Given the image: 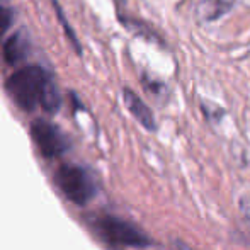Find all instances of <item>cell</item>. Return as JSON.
Instances as JSON below:
<instances>
[{
    "mask_svg": "<svg viewBox=\"0 0 250 250\" xmlns=\"http://www.w3.org/2000/svg\"><path fill=\"white\" fill-rule=\"evenodd\" d=\"M31 136L36 143L40 153L44 158H56L68 150V140L53 123L36 119L31 125Z\"/></svg>",
    "mask_w": 250,
    "mask_h": 250,
    "instance_id": "277c9868",
    "label": "cell"
},
{
    "mask_svg": "<svg viewBox=\"0 0 250 250\" xmlns=\"http://www.w3.org/2000/svg\"><path fill=\"white\" fill-rule=\"evenodd\" d=\"M143 85H146V89L151 90V94H155V96H160V94H167V87L164 85L162 82H158V80H150L148 77H143Z\"/></svg>",
    "mask_w": 250,
    "mask_h": 250,
    "instance_id": "8fae6325",
    "label": "cell"
},
{
    "mask_svg": "<svg viewBox=\"0 0 250 250\" xmlns=\"http://www.w3.org/2000/svg\"><path fill=\"white\" fill-rule=\"evenodd\" d=\"M123 99H125V104L128 107V111L133 114V118L140 123L145 129L148 131H155L157 129V123H155L153 112L145 102L142 101V97L136 92H133L131 89H125L123 90Z\"/></svg>",
    "mask_w": 250,
    "mask_h": 250,
    "instance_id": "5b68a950",
    "label": "cell"
},
{
    "mask_svg": "<svg viewBox=\"0 0 250 250\" xmlns=\"http://www.w3.org/2000/svg\"><path fill=\"white\" fill-rule=\"evenodd\" d=\"M51 2H53V7H55L56 17H58V21H60V24H62V27H63V29H65V33H66V36H68L70 43L73 44V48H75V50H77V53H80V51H82V46H80L79 40H77L75 31L72 29V26H70L68 21H66V17H65V14H63V9H62V7H60L58 0H51Z\"/></svg>",
    "mask_w": 250,
    "mask_h": 250,
    "instance_id": "9c48e42d",
    "label": "cell"
},
{
    "mask_svg": "<svg viewBox=\"0 0 250 250\" xmlns=\"http://www.w3.org/2000/svg\"><path fill=\"white\" fill-rule=\"evenodd\" d=\"M50 73L40 65H26L16 70L7 79V90L17 105L24 111H33L40 105L43 85Z\"/></svg>",
    "mask_w": 250,
    "mask_h": 250,
    "instance_id": "6da1fadb",
    "label": "cell"
},
{
    "mask_svg": "<svg viewBox=\"0 0 250 250\" xmlns=\"http://www.w3.org/2000/svg\"><path fill=\"white\" fill-rule=\"evenodd\" d=\"M235 3L237 0H201L196 5V19L201 24L214 22L230 12Z\"/></svg>",
    "mask_w": 250,
    "mask_h": 250,
    "instance_id": "8992f818",
    "label": "cell"
},
{
    "mask_svg": "<svg viewBox=\"0 0 250 250\" xmlns=\"http://www.w3.org/2000/svg\"><path fill=\"white\" fill-rule=\"evenodd\" d=\"M55 182L68 201L77 206H85L96 198V182L83 167L63 164L55 172Z\"/></svg>",
    "mask_w": 250,
    "mask_h": 250,
    "instance_id": "7a4b0ae2",
    "label": "cell"
},
{
    "mask_svg": "<svg viewBox=\"0 0 250 250\" xmlns=\"http://www.w3.org/2000/svg\"><path fill=\"white\" fill-rule=\"evenodd\" d=\"M92 225L104 240L114 245L136 249L150 245V238L146 237L145 231H142L136 225L129 223L123 218L112 216V214H99L94 218Z\"/></svg>",
    "mask_w": 250,
    "mask_h": 250,
    "instance_id": "3957f363",
    "label": "cell"
},
{
    "mask_svg": "<svg viewBox=\"0 0 250 250\" xmlns=\"http://www.w3.org/2000/svg\"><path fill=\"white\" fill-rule=\"evenodd\" d=\"M12 22H14V12L9 7L0 5V40H2L7 31L12 27Z\"/></svg>",
    "mask_w": 250,
    "mask_h": 250,
    "instance_id": "30bf717a",
    "label": "cell"
},
{
    "mask_svg": "<svg viewBox=\"0 0 250 250\" xmlns=\"http://www.w3.org/2000/svg\"><path fill=\"white\" fill-rule=\"evenodd\" d=\"M60 104H62V99H60V92L58 87H56L55 80H53L51 75H48L46 82L43 85V92H41V99H40V105L44 109L46 112H56L60 109Z\"/></svg>",
    "mask_w": 250,
    "mask_h": 250,
    "instance_id": "ba28073f",
    "label": "cell"
},
{
    "mask_svg": "<svg viewBox=\"0 0 250 250\" xmlns=\"http://www.w3.org/2000/svg\"><path fill=\"white\" fill-rule=\"evenodd\" d=\"M238 206H240L242 214L250 221V196H242L240 201H238Z\"/></svg>",
    "mask_w": 250,
    "mask_h": 250,
    "instance_id": "7c38bea8",
    "label": "cell"
},
{
    "mask_svg": "<svg viewBox=\"0 0 250 250\" xmlns=\"http://www.w3.org/2000/svg\"><path fill=\"white\" fill-rule=\"evenodd\" d=\"M27 51H29V41L22 33L12 34L3 41L2 56L9 65H19L27 56Z\"/></svg>",
    "mask_w": 250,
    "mask_h": 250,
    "instance_id": "52a82bcc",
    "label": "cell"
}]
</instances>
